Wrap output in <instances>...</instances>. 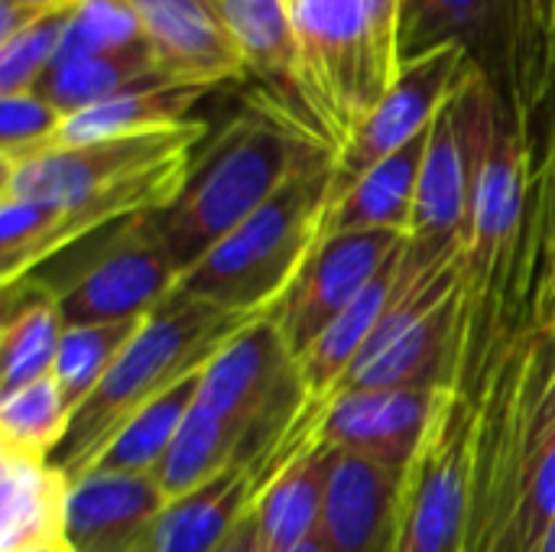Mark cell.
Here are the masks:
<instances>
[{"instance_id":"1","label":"cell","mask_w":555,"mask_h":552,"mask_svg":"<svg viewBox=\"0 0 555 552\" xmlns=\"http://www.w3.org/2000/svg\"><path fill=\"white\" fill-rule=\"evenodd\" d=\"M202 137L205 124L189 120L172 130L59 146L20 163H0V198L52 208L39 251V267H46L98 231L166 208L179 195Z\"/></svg>"},{"instance_id":"2","label":"cell","mask_w":555,"mask_h":552,"mask_svg":"<svg viewBox=\"0 0 555 552\" xmlns=\"http://www.w3.org/2000/svg\"><path fill=\"white\" fill-rule=\"evenodd\" d=\"M319 146L328 143L280 98L270 91L250 94L192 159L179 195L150 215V224L163 238L176 267L182 273L192 270L218 241L273 198L296 166Z\"/></svg>"},{"instance_id":"3","label":"cell","mask_w":555,"mask_h":552,"mask_svg":"<svg viewBox=\"0 0 555 552\" xmlns=\"http://www.w3.org/2000/svg\"><path fill=\"white\" fill-rule=\"evenodd\" d=\"M254 319L257 316L224 312L172 290V296L143 319L104 381L72 410L68 433L52 452V462L68 482H78L124 423L185 377L198 374L215 351Z\"/></svg>"},{"instance_id":"4","label":"cell","mask_w":555,"mask_h":552,"mask_svg":"<svg viewBox=\"0 0 555 552\" xmlns=\"http://www.w3.org/2000/svg\"><path fill=\"white\" fill-rule=\"evenodd\" d=\"M296 94L306 124L332 150L400 75V0H289Z\"/></svg>"},{"instance_id":"5","label":"cell","mask_w":555,"mask_h":552,"mask_svg":"<svg viewBox=\"0 0 555 552\" xmlns=\"http://www.w3.org/2000/svg\"><path fill=\"white\" fill-rule=\"evenodd\" d=\"M335 150H312L296 172L176 283V293L237 316H263L322 238Z\"/></svg>"},{"instance_id":"6","label":"cell","mask_w":555,"mask_h":552,"mask_svg":"<svg viewBox=\"0 0 555 552\" xmlns=\"http://www.w3.org/2000/svg\"><path fill=\"white\" fill-rule=\"evenodd\" d=\"M504 107V91L468 59L429 127L413 224L406 234V264L436 270L462 257L478 179Z\"/></svg>"},{"instance_id":"7","label":"cell","mask_w":555,"mask_h":552,"mask_svg":"<svg viewBox=\"0 0 555 552\" xmlns=\"http://www.w3.org/2000/svg\"><path fill=\"white\" fill-rule=\"evenodd\" d=\"M478 407L446 390L436 423L413 459L390 552H468Z\"/></svg>"},{"instance_id":"8","label":"cell","mask_w":555,"mask_h":552,"mask_svg":"<svg viewBox=\"0 0 555 552\" xmlns=\"http://www.w3.org/2000/svg\"><path fill=\"white\" fill-rule=\"evenodd\" d=\"M198 400L221 416L250 423L270 446H280L312 403L299 361L270 312L215 351L202 368Z\"/></svg>"},{"instance_id":"9","label":"cell","mask_w":555,"mask_h":552,"mask_svg":"<svg viewBox=\"0 0 555 552\" xmlns=\"http://www.w3.org/2000/svg\"><path fill=\"white\" fill-rule=\"evenodd\" d=\"M182 270L153 231L150 215L107 228V241L85 267L52 293L65 329L146 319L163 306Z\"/></svg>"},{"instance_id":"10","label":"cell","mask_w":555,"mask_h":552,"mask_svg":"<svg viewBox=\"0 0 555 552\" xmlns=\"http://www.w3.org/2000/svg\"><path fill=\"white\" fill-rule=\"evenodd\" d=\"M468 59L472 55L462 46H449L426 59L400 65V75L393 78L390 91L335 150L328 208L348 189H354L358 179H364V172H371L377 163H384L387 156H393L397 150H403L433 127V117L439 114Z\"/></svg>"},{"instance_id":"11","label":"cell","mask_w":555,"mask_h":552,"mask_svg":"<svg viewBox=\"0 0 555 552\" xmlns=\"http://www.w3.org/2000/svg\"><path fill=\"white\" fill-rule=\"evenodd\" d=\"M406 244L400 231H348L315 244L302 270L270 309L286 345L299 358L341 309L384 270V264Z\"/></svg>"},{"instance_id":"12","label":"cell","mask_w":555,"mask_h":552,"mask_svg":"<svg viewBox=\"0 0 555 552\" xmlns=\"http://www.w3.org/2000/svg\"><path fill=\"white\" fill-rule=\"evenodd\" d=\"M446 390L439 387H374L345 390L322 403L315 439L345 455H364L393 468H410L420 455Z\"/></svg>"},{"instance_id":"13","label":"cell","mask_w":555,"mask_h":552,"mask_svg":"<svg viewBox=\"0 0 555 552\" xmlns=\"http://www.w3.org/2000/svg\"><path fill=\"white\" fill-rule=\"evenodd\" d=\"M166 85L208 91L250 75L221 0H130Z\"/></svg>"},{"instance_id":"14","label":"cell","mask_w":555,"mask_h":552,"mask_svg":"<svg viewBox=\"0 0 555 552\" xmlns=\"http://www.w3.org/2000/svg\"><path fill=\"white\" fill-rule=\"evenodd\" d=\"M319 413L309 410L296 423V429L286 436L280 452L254 462H234L221 475H215L208 485L195 488L185 498H176L163 508L150 552H215L231 534L234 527L254 511V501L267 478L276 472L280 462H286L312 433H315Z\"/></svg>"},{"instance_id":"15","label":"cell","mask_w":555,"mask_h":552,"mask_svg":"<svg viewBox=\"0 0 555 552\" xmlns=\"http://www.w3.org/2000/svg\"><path fill=\"white\" fill-rule=\"evenodd\" d=\"M166 504L153 475L88 472L68 488L65 543L72 552H150Z\"/></svg>"},{"instance_id":"16","label":"cell","mask_w":555,"mask_h":552,"mask_svg":"<svg viewBox=\"0 0 555 552\" xmlns=\"http://www.w3.org/2000/svg\"><path fill=\"white\" fill-rule=\"evenodd\" d=\"M406 472L364 455L338 452L319 527L325 552L393 550Z\"/></svg>"},{"instance_id":"17","label":"cell","mask_w":555,"mask_h":552,"mask_svg":"<svg viewBox=\"0 0 555 552\" xmlns=\"http://www.w3.org/2000/svg\"><path fill=\"white\" fill-rule=\"evenodd\" d=\"M335 459L338 452L312 433L267 478L254 501V517L267 552H289L319 537Z\"/></svg>"},{"instance_id":"18","label":"cell","mask_w":555,"mask_h":552,"mask_svg":"<svg viewBox=\"0 0 555 552\" xmlns=\"http://www.w3.org/2000/svg\"><path fill=\"white\" fill-rule=\"evenodd\" d=\"M280 446H270L250 423L221 416L211 407H205L202 400H195L182 429L176 433L169 452L156 465L153 478H156L159 491L166 495V501H176V498H185L195 488L208 485L215 475H221L234 462L267 459V455L280 452Z\"/></svg>"},{"instance_id":"19","label":"cell","mask_w":555,"mask_h":552,"mask_svg":"<svg viewBox=\"0 0 555 552\" xmlns=\"http://www.w3.org/2000/svg\"><path fill=\"white\" fill-rule=\"evenodd\" d=\"M494 85L527 130L555 91V0H504Z\"/></svg>"},{"instance_id":"20","label":"cell","mask_w":555,"mask_h":552,"mask_svg":"<svg viewBox=\"0 0 555 552\" xmlns=\"http://www.w3.org/2000/svg\"><path fill=\"white\" fill-rule=\"evenodd\" d=\"M0 552H29L65 540L72 482L52 459L0 452Z\"/></svg>"},{"instance_id":"21","label":"cell","mask_w":555,"mask_h":552,"mask_svg":"<svg viewBox=\"0 0 555 552\" xmlns=\"http://www.w3.org/2000/svg\"><path fill=\"white\" fill-rule=\"evenodd\" d=\"M504 0H406L400 13V65L462 46L491 78L501 65Z\"/></svg>"},{"instance_id":"22","label":"cell","mask_w":555,"mask_h":552,"mask_svg":"<svg viewBox=\"0 0 555 552\" xmlns=\"http://www.w3.org/2000/svg\"><path fill=\"white\" fill-rule=\"evenodd\" d=\"M429 130L377 163L364 179H358L354 189H348L325 215L322 238L348 234V231H400L410 234L413 208H416V189L420 172L426 159ZM319 238V241H322Z\"/></svg>"},{"instance_id":"23","label":"cell","mask_w":555,"mask_h":552,"mask_svg":"<svg viewBox=\"0 0 555 552\" xmlns=\"http://www.w3.org/2000/svg\"><path fill=\"white\" fill-rule=\"evenodd\" d=\"M406 247V244H403ZM403 247L384 264V270L341 309V316L296 358L302 384L312 400H332L338 390L341 377L380 325L384 312L390 309L400 283V264H403Z\"/></svg>"},{"instance_id":"24","label":"cell","mask_w":555,"mask_h":552,"mask_svg":"<svg viewBox=\"0 0 555 552\" xmlns=\"http://www.w3.org/2000/svg\"><path fill=\"white\" fill-rule=\"evenodd\" d=\"M205 91L198 88H179V85H150L133 88L124 94H114L101 104H91L59 127V133L49 140L46 150L59 146H81L98 140H117V137H140L156 130H172L189 124V111ZM42 150V153H46ZM39 156V153H36Z\"/></svg>"},{"instance_id":"25","label":"cell","mask_w":555,"mask_h":552,"mask_svg":"<svg viewBox=\"0 0 555 552\" xmlns=\"http://www.w3.org/2000/svg\"><path fill=\"white\" fill-rule=\"evenodd\" d=\"M228 29L247 62L273 98H280L302 124L296 94V23L289 0H221ZM309 127V124H306ZM312 130V127H309ZM315 133V130H312Z\"/></svg>"},{"instance_id":"26","label":"cell","mask_w":555,"mask_h":552,"mask_svg":"<svg viewBox=\"0 0 555 552\" xmlns=\"http://www.w3.org/2000/svg\"><path fill=\"white\" fill-rule=\"evenodd\" d=\"M166 85L153 65L146 46L124 49V52H98V55H59L46 75L36 81V94H42L52 107L65 117L101 104L114 94Z\"/></svg>"},{"instance_id":"27","label":"cell","mask_w":555,"mask_h":552,"mask_svg":"<svg viewBox=\"0 0 555 552\" xmlns=\"http://www.w3.org/2000/svg\"><path fill=\"white\" fill-rule=\"evenodd\" d=\"M198 381L202 371L146 403L130 423L117 429V436L107 442V449L98 455V462L88 472H107V475H153L163 455L169 452L176 433L182 429L192 403L198 400ZM85 472V475H88Z\"/></svg>"},{"instance_id":"28","label":"cell","mask_w":555,"mask_h":552,"mask_svg":"<svg viewBox=\"0 0 555 552\" xmlns=\"http://www.w3.org/2000/svg\"><path fill=\"white\" fill-rule=\"evenodd\" d=\"M65 335L62 312L52 296H23L20 309H10L0 332V397L52 377L59 345Z\"/></svg>"},{"instance_id":"29","label":"cell","mask_w":555,"mask_h":552,"mask_svg":"<svg viewBox=\"0 0 555 552\" xmlns=\"http://www.w3.org/2000/svg\"><path fill=\"white\" fill-rule=\"evenodd\" d=\"M72 423V407L55 384L42 377L0 400V452L52 459Z\"/></svg>"},{"instance_id":"30","label":"cell","mask_w":555,"mask_h":552,"mask_svg":"<svg viewBox=\"0 0 555 552\" xmlns=\"http://www.w3.org/2000/svg\"><path fill=\"white\" fill-rule=\"evenodd\" d=\"M140 325H143V319L65 329L62 345H59V358H55V368H52V377L62 387V394H65L72 410L104 381V374L114 368V361L133 342Z\"/></svg>"},{"instance_id":"31","label":"cell","mask_w":555,"mask_h":552,"mask_svg":"<svg viewBox=\"0 0 555 552\" xmlns=\"http://www.w3.org/2000/svg\"><path fill=\"white\" fill-rule=\"evenodd\" d=\"M555 527V436L530 459L520 495L491 552H533Z\"/></svg>"},{"instance_id":"32","label":"cell","mask_w":555,"mask_h":552,"mask_svg":"<svg viewBox=\"0 0 555 552\" xmlns=\"http://www.w3.org/2000/svg\"><path fill=\"white\" fill-rule=\"evenodd\" d=\"M68 16L72 10L46 13L26 23L10 39H0V98L36 88V81L46 75V68L55 62L62 49Z\"/></svg>"},{"instance_id":"33","label":"cell","mask_w":555,"mask_h":552,"mask_svg":"<svg viewBox=\"0 0 555 552\" xmlns=\"http://www.w3.org/2000/svg\"><path fill=\"white\" fill-rule=\"evenodd\" d=\"M137 46H146V42H143V29L130 0H81L68 16L59 55L124 52Z\"/></svg>"},{"instance_id":"34","label":"cell","mask_w":555,"mask_h":552,"mask_svg":"<svg viewBox=\"0 0 555 552\" xmlns=\"http://www.w3.org/2000/svg\"><path fill=\"white\" fill-rule=\"evenodd\" d=\"M537 169V293L555 273V91L527 127Z\"/></svg>"},{"instance_id":"35","label":"cell","mask_w":555,"mask_h":552,"mask_svg":"<svg viewBox=\"0 0 555 552\" xmlns=\"http://www.w3.org/2000/svg\"><path fill=\"white\" fill-rule=\"evenodd\" d=\"M65 114L36 91L0 98V163H20L49 146Z\"/></svg>"},{"instance_id":"36","label":"cell","mask_w":555,"mask_h":552,"mask_svg":"<svg viewBox=\"0 0 555 552\" xmlns=\"http://www.w3.org/2000/svg\"><path fill=\"white\" fill-rule=\"evenodd\" d=\"M81 0H0V39H10L20 33L26 23L59 13V10H75Z\"/></svg>"},{"instance_id":"37","label":"cell","mask_w":555,"mask_h":552,"mask_svg":"<svg viewBox=\"0 0 555 552\" xmlns=\"http://www.w3.org/2000/svg\"><path fill=\"white\" fill-rule=\"evenodd\" d=\"M215 552H267L254 511H250L237 527H234V534H231V537H228V540H224V543H221Z\"/></svg>"},{"instance_id":"38","label":"cell","mask_w":555,"mask_h":552,"mask_svg":"<svg viewBox=\"0 0 555 552\" xmlns=\"http://www.w3.org/2000/svg\"><path fill=\"white\" fill-rule=\"evenodd\" d=\"M533 325L555 332V273L543 283V290L537 293V303H533Z\"/></svg>"},{"instance_id":"39","label":"cell","mask_w":555,"mask_h":552,"mask_svg":"<svg viewBox=\"0 0 555 552\" xmlns=\"http://www.w3.org/2000/svg\"><path fill=\"white\" fill-rule=\"evenodd\" d=\"M533 552H555V527L546 534V537H543V540H540V543H537V550Z\"/></svg>"},{"instance_id":"40","label":"cell","mask_w":555,"mask_h":552,"mask_svg":"<svg viewBox=\"0 0 555 552\" xmlns=\"http://www.w3.org/2000/svg\"><path fill=\"white\" fill-rule=\"evenodd\" d=\"M289 552H325V547H322V540L315 537V540H309V543H302V547H296V550Z\"/></svg>"},{"instance_id":"41","label":"cell","mask_w":555,"mask_h":552,"mask_svg":"<svg viewBox=\"0 0 555 552\" xmlns=\"http://www.w3.org/2000/svg\"><path fill=\"white\" fill-rule=\"evenodd\" d=\"M29 552H72V547L62 540V543H49V547H39V550H29Z\"/></svg>"},{"instance_id":"42","label":"cell","mask_w":555,"mask_h":552,"mask_svg":"<svg viewBox=\"0 0 555 552\" xmlns=\"http://www.w3.org/2000/svg\"><path fill=\"white\" fill-rule=\"evenodd\" d=\"M403 3H406V0H400V13H403Z\"/></svg>"}]
</instances>
